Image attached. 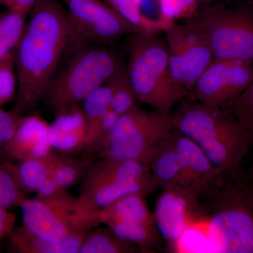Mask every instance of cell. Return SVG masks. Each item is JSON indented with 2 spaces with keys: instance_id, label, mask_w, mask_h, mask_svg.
<instances>
[{
  "instance_id": "1",
  "label": "cell",
  "mask_w": 253,
  "mask_h": 253,
  "mask_svg": "<svg viewBox=\"0 0 253 253\" xmlns=\"http://www.w3.org/2000/svg\"><path fill=\"white\" fill-rule=\"evenodd\" d=\"M29 14L15 51L18 86L11 111L19 116L31 114L42 102L63 60L86 42L59 0H38Z\"/></svg>"
},
{
  "instance_id": "2",
  "label": "cell",
  "mask_w": 253,
  "mask_h": 253,
  "mask_svg": "<svg viewBox=\"0 0 253 253\" xmlns=\"http://www.w3.org/2000/svg\"><path fill=\"white\" fill-rule=\"evenodd\" d=\"M172 115L174 129L194 141L214 167L229 176L242 172L241 166L253 146V137L230 109L184 99Z\"/></svg>"
},
{
  "instance_id": "3",
  "label": "cell",
  "mask_w": 253,
  "mask_h": 253,
  "mask_svg": "<svg viewBox=\"0 0 253 253\" xmlns=\"http://www.w3.org/2000/svg\"><path fill=\"white\" fill-rule=\"evenodd\" d=\"M201 204L212 252L253 253V179L226 176Z\"/></svg>"
},
{
  "instance_id": "4",
  "label": "cell",
  "mask_w": 253,
  "mask_h": 253,
  "mask_svg": "<svg viewBox=\"0 0 253 253\" xmlns=\"http://www.w3.org/2000/svg\"><path fill=\"white\" fill-rule=\"evenodd\" d=\"M42 103L54 115L78 106L126 66L115 50L84 42L63 60Z\"/></svg>"
},
{
  "instance_id": "5",
  "label": "cell",
  "mask_w": 253,
  "mask_h": 253,
  "mask_svg": "<svg viewBox=\"0 0 253 253\" xmlns=\"http://www.w3.org/2000/svg\"><path fill=\"white\" fill-rule=\"evenodd\" d=\"M157 35L133 33L127 44L126 73L137 101L169 113L189 91L172 78L167 44Z\"/></svg>"
},
{
  "instance_id": "6",
  "label": "cell",
  "mask_w": 253,
  "mask_h": 253,
  "mask_svg": "<svg viewBox=\"0 0 253 253\" xmlns=\"http://www.w3.org/2000/svg\"><path fill=\"white\" fill-rule=\"evenodd\" d=\"M173 129L172 113L146 111L136 104L120 116L94 156L97 159L138 161L149 167L158 148Z\"/></svg>"
},
{
  "instance_id": "7",
  "label": "cell",
  "mask_w": 253,
  "mask_h": 253,
  "mask_svg": "<svg viewBox=\"0 0 253 253\" xmlns=\"http://www.w3.org/2000/svg\"><path fill=\"white\" fill-rule=\"evenodd\" d=\"M23 226L36 237L59 243L102 224L101 210L82 207L68 190L49 199L26 197L20 204Z\"/></svg>"
},
{
  "instance_id": "8",
  "label": "cell",
  "mask_w": 253,
  "mask_h": 253,
  "mask_svg": "<svg viewBox=\"0 0 253 253\" xmlns=\"http://www.w3.org/2000/svg\"><path fill=\"white\" fill-rule=\"evenodd\" d=\"M99 159L81 181L78 198L82 207L101 210L125 196L154 193L149 166L129 160Z\"/></svg>"
},
{
  "instance_id": "9",
  "label": "cell",
  "mask_w": 253,
  "mask_h": 253,
  "mask_svg": "<svg viewBox=\"0 0 253 253\" xmlns=\"http://www.w3.org/2000/svg\"><path fill=\"white\" fill-rule=\"evenodd\" d=\"M190 22L207 38L214 59L253 62V6L212 4L201 9Z\"/></svg>"
},
{
  "instance_id": "10",
  "label": "cell",
  "mask_w": 253,
  "mask_h": 253,
  "mask_svg": "<svg viewBox=\"0 0 253 253\" xmlns=\"http://www.w3.org/2000/svg\"><path fill=\"white\" fill-rule=\"evenodd\" d=\"M166 44L171 75L191 91L206 68L214 60L204 32L194 23H172L166 28Z\"/></svg>"
},
{
  "instance_id": "11",
  "label": "cell",
  "mask_w": 253,
  "mask_h": 253,
  "mask_svg": "<svg viewBox=\"0 0 253 253\" xmlns=\"http://www.w3.org/2000/svg\"><path fill=\"white\" fill-rule=\"evenodd\" d=\"M145 199L141 195L125 196L102 208L101 217L102 224L118 237L151 253L163 239Z\"/></svg>"
},
{
  "instance_id": "12",
  "label": "cell",
  "mask_w": 253,
  "mask_h": 253,
  "mask_svg": "<svg viewBox=\"0 0 253 253\" xmlns=\"http://www.w3.org/2000/svg\"><path fill=\"white\" fill-rule=\"evenodd\" d=\"M253 78V62L214 59L198 78L192 93L201 104L230 109Z\"/></svg>"
},
{
  "instance_id": "13",
  "label": "cell",
  "mask_w": 253,
  "mask_h": 253,
  "mask_svg": "<svg viewBox=\"0 0 253 253\" xmlns=\"http://www.w3.org/2000/svg\"><path fill=\"white\" fill-rule=\"evenodd\" d=\"M70 21L86 42L112 44L136 33L124 18L104 0H62Z\"/></svg>"
},
{
  "instance_id": "14",
  "label": "cell",
  "mask_w": 253,
  "mask_h": 253,
  "mask_svg": "<svg viewBox=\"0 0 253 253\" xmlns=\"http://www.w3.org/2000/svg\"><path fill=\"white\" fill-rule=\"evenodd\" d=\"M158 231L169 247H174L189 226L203 215L201 201L187 186L161 190L154 212Z\"/></svg>"
},
{
  "instance_id": "15",
  "label": "cell",
  "mask_w": 253,
  "mask_h": 253,
  "mask_svg": "<svg viewBox=\"0 0 253 253\" xmlns=\"http://www.w3.org/2000/svg\"><path fill=\"white\" fill-rule=\"evenodd\" d=\"M171 132L185 167L186 186L201 201L227 174L214 167L194 141L175 129Z\"/></svg>"
},
{
  "instance_id": "16",
  "label": "cell",
  "mask_w": 253,
  "mask_h": 253,
  "mask_svg": "<svg viewBox=\"0 0 253 253\" xmlns=\"http://www.w3.org/2000/svg\"><path fill=\"white\" fill-rule=\"evenodd\" d=\"M49 128V125L39 114L32 113L23 116L14 136L0 158L10 161L46 158L53 151Z\"/></svg>"
},
{
  "instance_id": "17",
  "label": "cell",
  "mask_w": 253,
  "mask_h": 253,
  "mask_svg": "<svg viewBox=\"0 0 253 253\" xmlns=\"http://www.w3.org/2000/svg\"><path fill=\"white\" fill-rule=\"evenodd\" d=\"M49 128V139L55 152L71 156L83 154L86 137V123L79 105L55 115Z\"/></svg>"
},
{
  "instance_id": "18",
  "label": "cell",
  "mask_w": 253,
  "mask_h": 253,
  "mask_svg": "<svg viewBox=\"0 0 253 253\" xmlns=\"http://www.w3.org/2000/svg\"><path fill=\"white\" fill-rule=\"evenodd\" d=\"M171 131L150 163L154 192L176 185L186 186L185 167Z\"/></svg>"
},
{
  "instance_id": "19",
  "label": "cell",
  "mask_w": 253,
  "mask_h": 253,
  "mask_svg": "<svg viewBox=\"0 0 253 253\" xmlns=\"http://www.w3.org/2000/svg\"><path fill=\"white\" fill-rule=\"evenodd\" d=\"M89 231H81L61 242L52 243L36 237L21 226L15 227L6 239L10 253H79L81 245Z\"/></svg>"
},
{
  "instance_id": "20",
  "label": "cell",
  "mask_w": 253,
  "mask_h": 253,
  "mask_svg": "<svg viewBox=\"0 0 253 253\" xmlns=\"http://www.w3.org/2000/svg\"><path fill=\"white\" fill-rule=\"evenodd\" d=\"M51 176L58 185L68 189L81 183L96 158L89 155L71 156L53 151L49 155Z\"/></svg>"
},
{
  "instance_id": "21",
  "label": "cell",
  "mask_w": 253,
  "mask_h": 253,
  "mask_svg": "<svg viewBox=\"0 0 253 253\" xmlns=\"http://www.w3.org/2000/svg\"><path fill=\"white\" fill-rule=\"evenodd\" d=\"M49 155L44 158L21 161L4 159L18 187L25 194L36 193L51 175Z\"/></svg>"
},
{
  "instance_id": "22",
  "label": "cell",
  "mask_w": 253,
  "mask_h": 253,
  "mask_svg": "<svg viewBox=\"0 0 253 253\" xmlns=\"http://www.w3.org/2000/svg\"><path fill=\"white\" fill-rule=\"evenodd\" d=\"M79 253H149L116 236L109 228H94L86 234Z\"/></svg>"
},
{
  "instance_id": "23",
  "label": "cell",
  "mask_w": 253,
  "mask_h": 253,
  "mask_svg": "<svg viewBox=\"0 0 253 253\" xmlns=\"http://www.w3.org/2000/svg\"><path fill=\"white\" fill-rule=\"evenodd\" d=\"M118 14L134 28L136 33L158 34L172 24L162 20L151 19L142 12V5L146 0H104Z\"/></svg>"
},
{
  "instance_id": "24",
  "label": "cell",
  "mask_w": 253,
  "mask_h": 253,
  "mask_svg": "<svg viewBox=\"0 0 253 253\" xmlns=\"http://www.w3.org/2000/svg\"><path fill=\"white\" fill-rule=\"evenodd\" d=\"M112 94L113 84L111 79L104 85L92 91L82 102L81 109L85 118L87 127L83 154L89 146L100 121L111 107Z\"/></svg>"
},
{
  "instance_id": "25",
  "label": "cell",
  "mask_w": 253,
  "mask_h": 253,
  "mask_svg": "<svg viewBox=\"0 0 253 253\" xmlns=\"http://www.w3.org/2000/svg\"><path fill=\"white\" fill-rule=\"evenodd\" d=\"M26 17L9 9L0 14V60L15 53L26 28Z\"/></svg>"
},
{
  "instance_id": "26",
  "label": "cell",
  "mask_w": 253,
  "mask_h": 253,
  "mask_svg": "<svg viewBox=\"0 0 253 253\" xmlns=\"http://www.w3.org/2000/svg\"><path fill=\"white\" fill-rule=\"evenodd\" d=\"M111 82L113 94L110 109L121 116L133 109L137 101L128 78L126 66L111 79Z\"/></svg>"
},
{
  "instance_id": "27",
  "label": "cell",
  "mask_w": 253,
  "mask_h": 253,
  "mask_svg": "<svg viewBox=\"0 0 253 253\" xmlns=\"http://www.w3.org/2000/svg\"><path fill=\"white\" fill-rule=\"evenodd\" d=\"M160 10V19L172 24L177 20L193 19L201 9V0H156Z\"/></svg>"
},
{
  "instance_id": "28",
  "label": "cell",
  "mask_w": 253,
  "mask_h": 253,
  "mask_svg": "<svg viewBox=\"0 0 253 253\" xmlns=\"http://www.w3.org/2000/svg\"><path fill=\"white\" fill-rule=\"evenodd\" d=\"M27 197L19 189L14 176L6 166L4 159L0 158V206L11 210L18 207Z\"/></svg>"
},
{
  "instance_id": "29",
  "label": "cell",
  "mask_w": 253,
  "mask_h": 253,
  "mask_svg": "<svg viewBox=\"0 0 253 253\" xmlns=\"http://www.w3.org/2000/svg\"><path fill=\"white\" fill-rule=\"evenodd\" d=\"M15 53L0 60V100L4 105L17 93V76L15 71Z\"/></svg>"
},
{
  "instance_id": "30",
  "label": "cell",
  "mask_w": 253,
  "mask_h": 253,
  "mask_svg": "<svg viewBox=\"0 0 253 253\" xmlns=\"http://www.w3.org/2000/svg\"><path fill=\"white\" fill-rule=\"evenodd\" d=\"M230 110L240 124L253 137V78Z\"/></svg>"
},
{
  "instance_id": "31",
  "label": "cell",
  "mask_w": 253,
  "mask_h": 253,
  "mask_svg": "<svg viewBox=\"0 0 253 253\" xmlns=\"http://www.w3.org/2000/svg\"><path fill=\"white\" fill-rule=\"evenodd\" d=\"M22 116L0 107V156L14 136Z\"/></svg>"
},
{
  "instance_id": "32",
  "label": "cell",
  "mask_w": 253,
  "mask_h": 253,
  "mask_svg": "<svg viewBox=\"0 0 253 253\" xmlns=\"http://www.w3.org/2000/svg\"><path fill=\"white\" fill-rule=\"evenodd\" d=\"M16 216L9 208L0 206V241L6 239L14 230Z\"/></svg>"
},
{
  "instance_id": "33",
  "label": "cell",
  "mask_w": 253,
  "mask_h": 253,
  "mask_svg": "<svg viewBox=\"0 0 253 253\" xmlns=\"http://www.w3.org/2000/svg\"><path fill=\"white\" fill-rule=\"evenodd\" d=\"M38 0H0V4L7 9L28 16Z\"/></svg>"
},
{
  "instance_id": "34",
  "label": "cell",
  "mask_w": 253,
  "mask_h": 253,
  "mask_svg": "<svg viewBox=\"0 0 253 253\" xmlns=\"http://www.w3.org/2000/svg\"><path fill=\"white\" fill-rule=\"evenodd\" d=\"M201 9H204V8L208 7V6H211L214 4V0H201Z\"/></svg>"
},
{
  "instance_id": "35",
  "label": "cell",
  "mask_w": 253,
  "mask_h": 253,
  "mask_svg": "<svg viewBox=\"0 0 253 253\" xmlns=\"http://www.w3.org/2000/svg\"><path fill=\"white\" fill-rule=\"evenodd\" d=\"M246 174H247V175L249 176L250 179H253V163L251 168L249 169V172L246 173Z\"/></svg>"
},
{
  "instance_id": "36",
  "label": "cell",
  "mask_w": 253,
  "mask_h": 253,
  "mask_svg": "<svg viewBox=\"0 0 253 253\" xmlns=\"http://www.w3.org/2000/svg\"><path fill=\"white\" fill-rule=\"evenodd\" d=\"M253 1V0H242V4H244V3H251Z\"/></svg>"
},
{
  "instance_id": "37",
  "label": "cell",
  "mask_w": 253,
  "mask_h": 253,
  "mask_svg": "<svg viewBox=\"0 0 253 253\" xmlns=\"http://www.w3.org/2000/svg\"><path fill=\"white\" fill-rule=\"evenodd\" d=\"M1 106H2V104H1V100H0V107H1Z\"/></svg>"
},
{
  "instance_id": "38",
  "label": "cell",
  "mask_w": 253,
  "mask_h": 253,
  "mask_svg": "<svg viewBox=\"0 0 253 253\" xmlns=\"http://www.w3.org/2000/svg\"><path fill=\"white\" fill-rule=\"evenodd\" d=\"M248 4H251L253 5V1H252V2H251V3H248Z\"/></svg>"
},
{
  "instance_id": "39",
  "label": "cell",
  "mask_w": 253,
  "mask_h": 253,
  "mask_svg": "<svg viewBox=\"0 0 253 253\" xmlns=\"http://www.w3.org/2000/svg\"><path fill=\"white\" fill-rule=\"evenodd\" d=\"M0 5H1V4H0Z\"/></svg>"
}]
</instances>
